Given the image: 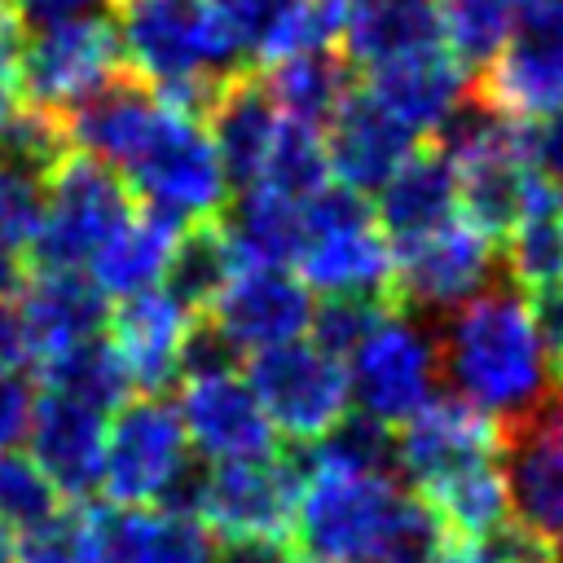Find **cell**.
<instances>
[{
  "mask_svg": "<svg viewBox=\"0 0 563 563\" xmlns=\"http://www.w3.org/2000/svg\"><path fill=\"white\" fill-rule=\"evenodd\" d=\"M312 290L290 268H233L220 295L207 303V330L233 352L255 356L268 347H286L312 325Z\"/></svg>",
  "mask_w": 563,
  "mask_h": 563,
  "instance_id": "cell-14",
  "label": "cell"
},
{
  "mask_svg": "<svg viewBox=\"0 0 563 563\" xmlns=\"http://www.w3.org/2000/svg\"><path fill=\"white\" fill-rule=\"evenodd\" d=\"M325 163H330V180L339 189L352 194H378L387 185V176L422 145L413 132H405L387 110H378L361 84L352 88V97L339 106V114L325 123Z\"/></svg>",
  "mask_w": 563,
  "mask_h": 563,
  "instance_id": "cell-20",
  "label": "cell"
},
{
  "mask_svg": "<svg viewBox=\"0 0 563 563\" xmlns=\"http://www.w3.org/2000/svg\"><path fill=\"white\" fill-rule=\"evenodd\" d=\"M176 418L185 440L211 462H264L277 457V435L238 369L185 374Z\"/></svg>",
  "mask_w": 563,
  "mask_h": 563,
  "instance_id": "cell-16",
  "label": "cell"
},
{
  "mask_svg": "<svg viewBox=\"0 0 563 563\" xmlns=\"http://www.w3.org/2000/svg\"><path fill=\"white\" fill-rule=\"evenodd\" d=\"M123 185L141 207L172 216L176 224H202L220 220L229 211V176L220 167V154L202 128V119L158 101L145 136L136 141L132 158L119 167Z\"/></svg>",
  "mask_w": 563,
  "mask_h": 563,
  "instance_id": "cell-4",
  "label": "cell"
},
{
  "mask_svg": "<svg viewBox=\"0 0 563 563\" xmlns=\"http://www.w3.org/2000/svg\"><path fill=\"white\" fill-rule=\"evenodd\" d=\"M106 563H216V537L185 510L101 506Z\"/></svg>",
  "mask_w": 563,
  "mask_h": 563,
  "instance_id": "cell-27",
  "label": "cell"
},
{
  "mask_svg": "<svg viewBox=\"0 0 563 563\" xmlns=\"http://www.w3.org/2000/svg\"><path fill=\"white\" fill-rule=\"evenodd\" d=\"M132 211L136 198L123 176L70 150L44 180V216L26 251V273H79Z\"/></svg>",
  "mask_w": 563,
  "mask_h": 563,
  "instance_id": "cell-5",
  "label": "cell"
},
{
  "mask_svg": "<svg viewBox=\"0 0 563 563\" xmlns=\"http://www.w3.org/2000/svg\"><path fill=\"white\" fill-rule=\"evenodd\" d=\"M18 53H22V26L9 9H0V123L18 110Z\"/></svg>",
  "mask_w": 563,
  "mask_h": 563,
  "instance_id": "cell-42",
  "label": "cell"
},
{
  "mask_svg": "<svg viewBox=\"0 0 563 563\" xmlns=\"http://www.w3.org/2000/svg\"><path fill=\"white\" fill-rule=\"evenodd\" d=\"M123 44L110 18H79L35 35H22L18 53V106L44 114H70L84 97L123 75Z\"/></svg>",
  "mask_w": 563,
  "mask_h": 563,
  "instance_id": "cell-11",
  "label": "cell"
},
{
  "mask_svg": "<svg viewBox=\"0 0 563 563\" xmlns=\"http://www.w3.org/2000/svg\"><path fill=\"white\" fill-rule=\"evenodd\" d=\"M114 0H13V22L18 26H31L35 31H48V26H62V22H79V18H106Z\"/></svg>",
  "mask_w": 563,
  "mask_h": 563,
  "instance_id": "cell-40",
  "label": "cell"
},
{
  "mask_svg": "<svg viewBox=\"0 0 563 563\" xmlns=\"http://www.w3.org/2000/svg\"><path fill=\"white\" fill-rule=\"evenodd\" d=\"M299 550L290 537H242V541H224V550L216 554V563H295Z\"/></svg>",
  "mask_w": 563,
  "mask_h": 563,
  "instance_id": "cell-43",
  "label": "cell"
},
{
  "mask_svg": "<svg viewBox=\"0 0 563 563\" xmlns=\"http://www.w3.org/2000/svg\"><path fill=\"white\" fill-rule=\"evenodd\" d=\"M246 387L260 400L273 435L308 449L321 435H330L352 405L347 391V365L317 347L312 339H295L286 347L255 352L246 361Z\"/></svg>",
  "mask_w": 563,
  "mask_h": 563,
  "instance_id": "cell-9",
  "label": "cell"
},
{
  "mask_svg": "<svg viewBox=\"0 0 563 563\" xmlns=\"http://www.w3.org/2000/svg\"><path fill=\"white\" fill-rule=\"evenodd\" d=\"M114 31L128 70L194 119H207L220 84L246 66L211 0H119Z\"/></svg>",
  "mask_w": 563,
  "mask_h": 563,
  "instance_id": "cell-3",
  "label": "cell"
},
{
  "mask_svg": "<svg viewBox=\"0 0 563 563\" xmlns=\"http://www.w3.org/2000/svg\"><path fill=\"white\" fill-rule=\"evenodd\" d=\"M35 374H40L44 391L70 396V400H79V405H88L97 413H114L132 396L128 374H123L110 339H101V334L79 343V347H70V352H62V356H53V361H44Z\"/></svg>",
  "mask_w": 563,
  "mask_h": 563,
  "instance_id": "cell-31",
  "label": "cell"
},
{
  "mask_svg": "<svg viewBox=\"0 0 563 563\" xmlns=\"http://www.w3.org/2000/svg\"><path fill=\"white\" fill-rule=\"evenodd\" d=\"M361 79V92L418 141H435L440 128L471 101V70L444 44H427L418 53L383 62Z\"/></svg>",
  "mask_w": 563,
  "mask_h": 563,
  "instance_id": "cell-17",
  "label": "cell"
},
{
  "mask_svg": "<svg viewBox=\"0 0 563 563\" xmlns=\"http://www.w3.org/2000/svg\"><path fill=\"white\" fill-rule=\"evenodd\" d=\"M497 255L506 260L510 282L523 295H537L545 286L563 282V189L545 176L528 180L523 207L506 238L497 242Z\"/></svg>",
  "mask_w": 563,
  "mask_h": 563,
  "instance_id": "cell-29",
  "label": "cell"
},
{
  "mask_svg": "<svg viewBox=\"0 0 563 563\" xmlns=\"http://www.w3.org/2000/svg\"><path fill=\"white\" fill-rule=\"evenodd\" d=\"M506 444L510 427H501L493 413L475 409L462 396H435L391 435V462L413 488H427L462 466L501 462Z\"/></svg>",
  "mask_w": 563,
  "mask_h": 563,
  "instance_id": "cell-15",
  "label": "cell"
},
{
  "mask_svg": "<svg viewBox=\"0 0 563 563\" xmlns=\"http://www.w3.org/2000/svg\"><path fill=\"white\" fill-rule=\"evenodd\" d=\"M374 224L378 233L387 238L391 251L418 242L422 233L449 224L457 216V189H453V172H449V158L422 141L391 176L387 185L374 194Z\"/></svg>",
  "mask_w": 563,
  "mask_h": 563,
  "instance_id": "cell-23",
  "label": "cell"
},
{
  "mask_svg": "<svg viewBox=\"0 0 563 563\" xmlns=\"http://www.w3.org/2000/svg\"><path fill=\"white\" fill-rule=\"evenodd\" d=\"M290 541L312 563H422L444 537L391 475L303 471Z\"/></svg>",
  "mask_w": 563,
  "mask_h": 563,
  "instance_id": "cell-1",
  "label": "cell"
},
{
  "mask_svg": "<svg viewBox=\"0 0 563 563\" xmlns=\"http://www.w3.org/2000/svg\"><path fill=\"white\" fill-rule=\"evenodd\" d=\"M484 110L541 123L563 110V0H519L506 48L471 79Z\"/></svg>",
  "mask_w": 563,
  "mask_h": 563,
  "instance_id": "cell-10",
  "label": "cell"
},
{
  "mask_svg": "<svg viewBox=\"0 0 563 563\" xmlns=\"http://www.w3.org/2000/svg\"><path fill=\"white\" fill-rule=\"evenodd\" d=\"M185 224H176L172 216L163 211H150V207H136L101 246L97 255L84 264L88 268V282L106 295V299H132L141 290H154L172 264V251H176V238H180Z\"/></svg>",
  "mask_w": 563,
  "mask_h": 563,
  "instance_id": "cell-26",
  "label": "cell"
},
{
  "mask_svg": "<svg viewBox=\"0 0 563 563\" xmlns=\"http://www.w3.org/2000/svg\"><path fill=\"white\" fill-rule=\"evenodd\" d=\"M255 75L282 119L317 128V132L339 114V106L356 88V70L347 66V57L339 48H308V53L282 57Z\"/></svg>",
  "mask_w": 563,
  "mask_h": 563,
  "instance_id": "cell-28",
  "label": "cell"
},
{
  "mask_svg": "<svg viewBox=\"0 0 563 563\" xmlns=\"http://www.w3.org/2000/svg\"><path fill=\"white\" fill-rule=\"evenodd\" d=\"M277 119L282 114L273 110V101H268V92H264V84H260V75L251 66L233 70L220 84V92H216L202 128H207V136H211V145L220 154V167L229 176V189L233 185L238 189H251L260 180V167H264V154L273 145Z\"/></svg>",
  "mask_w": 563,
  "mask_h": 563,
  "instance_id": "cell-24",
  "label": "cell"
},
{
  "mask_svg": "<svg viewBox=\"0 0 563 563\" xmlns=\"http://www.w3.org/2000/svg\"><path fill=\"white\" fill-rule=\"evenodd\" d=\"M510 515L545 541L563 537V400L550 396L523 427L510 431L506 453Z\"/></svg>",
  "mask_w": 563,
  "mask_h": 563,
  "instance_id": "cell-19",
  "label": "cell"
},
{
  "mask_svg": "<svg viewBox=\"0 0 563 563\" xmlns=\"http://www.w3.org/2000/svg\"><path fill=\"white\" fill-rule=\"evenodd\" d=\"M35 409V383L22 369L0 365V453H13V444L26 435Z\"/></svg>",
  "mask_w": 563,
  "mask_h": 563,
  "instance_id": "cell-39",
  "label": "cell"
},
{
  "mask_svg": "<svg viewBox=\"0 0 563 563\" xmlns=\"http://www.w3.org/2000/svg\"><path fill=\"white\" fill-rule=\"evenodd\" d=\"M62 493L26 453H0V523L13 532H35L62 510Z\"/></svg>",
  "mask_w": 563,
  "mask_h": 563,
  "instance_id": "cell-36",
  "label": "cell"
},
{
  "mask_svg": "<svg viewBox=\"0 0 563 563\" xmlns=\"http://www.w3.org/2000/svg\"><path fill=\"white\" fill-rule=\"evenodd\" d=\"M528 158L537 176L563 189V110H554L541 123H528Z\"/></svg>",
  "mask_w": 563,
  "mask_h": 563,
  "instance_id": "cell-41",
  "label": "cell"
},
{
  "mask_svg": "<svg viewBox=\"0 0 563 563\" xmlns=\"http://www.w3.org/2000/svg\"><path fill=\"white\" fill-rule=\"evenodd\" d=\"M299 282L325 299L374 295L391 299V246L361 194L325 185L303 202V246L295 255Z\"/></svg>",
  "mask_w": 563,
  "mask_h": 563,
  "instance_id": "cell-6",
  "label": "cell"
},
{
  "mask_svg": "<svg viewBox=\"0 0 563 563\" xmlns=\"http://www.w3.org/2000/svg\"><path fill=\"white\" fill-rule=\"evenodd\" d=\"M435 347L440 378H449L462 400L493 413L510 431L523 427L554 396L541 339L532 330L523 295L515 290H484L462 303Z\"/></svg>",
  "mask_w": 563,
  "mask_h": 563,
  "instance_id": "cell-2",
  "label": "cell"
},
{
  "mask_svg": "<svg viewBox=\"0 0 563 563\" xmlns=\"http://www.w3.org/2000/svg\"><path fill=\"white\" fill-rule=\"evenodd\" d=\"M18 559V541H13V532L0 523V563H13Z\"/></svg>",
  "mask_w": 563,
  "mask_h": 563,
  "instance_id": "cell-46",
  "label": "cell"
},
{
  "mask_svg": "<svg viewBox=\"0 0 563 563\" xmlns=\"http://www.w3.org/2000/svg\"><path fill=\"white\" fill-rule=\"evenodd\" d=\"M427 515L435 519L444 541H484L510 519V488L501 462H475L462 466L427 488L413 493Z\"/></svg>",
  "mask_w": 563,
  "mask_h": 563,
  "instance_id": "cell-30",
  "label": "cell"
},
{
  "mask_svg": "<svg viewBox=\"0 0 563 563\" xmlns=\"http://www.w3.org/2000/svg\"><path fill=\"white\" fill-rule=\"evenodd\" d=\"M185 475L189 440L176 418V405H167L163 396H136L114 409V422H106V453L97 479L110 510L167 506Z\"/></svg>",
  "mask_w": 563,
  "mask_h": 563,
  "instance_id": "cell-8",
  "label": "cell"
},
{
  "mask_svg": "<svg viewBox=\"0 0 563 563\" xmlns=\"http://www.w3.org/2000/svg\"><path fill=\"white\" fill-rule=\"evenodd\" d=\"M44 180L40 172H26L18 163H0V246L26 255L35 233H40V216H44Z\"/></svg>",
  "mask_w": 563,
  "mask_h": 563,
  "instance_id": "cell-38",
  "label": "cell"
},
{
  "mask_svg": "<svg viewBox=\"0 0 563 563\" xmlns=\"http://www.w3.org/2000/svg\"><path fill=\"white\" fill-rule=\"evenodd\" d=\"M295 563H312V559H295Z\"/></svg>",
  "mask_w": 563,
  "mask_h": 563,
  "instance_id": "cell-47",
  "label": "cell"
},
{
  "mask_svg": "<svg viewBox=\"0 0 563 563\" xmlns=\"http://www.w3.org/2000/svg\"><path fill=\"white\" fill-rule=\"evenodd\" d=\"M493 268L497 246L475 224L453 216L449 224L391 251V303L400 312H457L462 303L484 295Z\"/></svg>",
  "mask_w": 563,
  "mask_h": 563,
  "instance_id": "cell-13",
  "label": "cell"
},
{
  "mask_svg": "<svg viewBox=\"0 0 563 563\" xmlns=\"http://www.w3.org/2000/svg\"><path fill=\"white\" fill-rule=\"evenodd\" d=\"M325 185H334V180H330L321 132L317 128H303V123H290V119H277L273 145H268L264 167H260V180L251 189H268V194L290 198V202H308Z\"/></svg>",
  "mask_w": 563,
  "mask_h": 563,
  "instance_id": "cell-34",
  "label": "cell"
},
{
  "mask_svg": "<svg viewBox=\"0 0 563 563\" xmlns=\"http://www.w3.org/2000/svg\"><path fill=\"white\" fill-rule=\"evenodd\" d=\"M299 501V466L295 457L264 462H220L207 471H189L180 488L167 497L172 510L194 515L211 537H290Z\"/></svg>",
  "mask_w": 563,
  "mask_h": 563,
  "instance_id": "cell-7",
  "label": "cell"
},
{
  "mask_svg": "<svg viewBox=\"0 0 563 563\" xmlns=\"http://www.w3.org/2000/svg\"><path fill=\"white\" fill-rule=\"evenodd\" d=\"M0 9H4V0H0Z\"/></svg>",
  "mask_w": 563,
  "mask_h": 563,
  "instance_id": "cell-48",
  "label": "cell"
},
{
  "mask_svg": "<svg viewBox=\"0 0 563 563\" xmlns=\"http://www.w3.org/2000/svg\"><path fill=\"white\" fill-rule=\"evenodd\" d=\"M233 268H238V260H233V246H229L220 220L185 224L180 238H176L172 264L163 273V282H167L163 290H172L185 308H194L202 317L207 303L220 295V286L233 277Z\"/></svg>",
  "mask_w": 563,
  "mask_h": 563,
  "instance_id": "cell-32",
  "label": "cell"
},
{
  "mask_svg": "<svg viewBox=\"0 0 563 563\" xmlns=\"http://www.w3.org/2000/svg\"><path fill=\"white\" fill-rule=\"evenodd\" d=\"M13 303L31 343V369L97 339L110 321V299L84 273H26Z\"/></svg>",
  "mask_w": 563,
  "mask_h": 563,
  "instance_id": "cell-22",
  "label": "cell"
},
{
  "mask_svg": "<svg viewBox=\"0 0 563 563\" xmlns=\"http://www.w3.org/2000/svg\"><path fill=\"white\" fill-rule=\"evenodd\" d=\"M26 431H31V462L48 475L57 493H66L70 501L97 493L101 453H106V413L70 396L40 391Z\"/></svg>",
  "mask_w": 563,
  "mask_h": 563,
  "instance_id": "cell-21",
  "label": "cell"
},
{
  "mask_svg": "<svg viewBox=\"0 0 563 563\" xmlns=\"http://www.w3.org/2000/svg\"><path fill=\"white\" fill-rule=\"evenodd\" d=\"M519 0H431L440 44L471 70V79L506 48Z\"/></svg>",
  "mask_w": 563,
  "mask_h": 563,
  "instance_id": "cell-33",
  "label": "cell"
},
{
  "mask_svg": "<svg viewBox=\"0 0 563 563\" xmlns=\"http://www.w3.org/2000/svg\"><path fill=\"white\" fill-rule=\"evenodd\" d=\"M422 563H501L488 541H440Z\"/></svg>",
  "mask_w": 563,
  "mask_h": 563,
  "instance_id": "cell-44",
  "label": "cell"
},
{
  "mask_svg": "<svg viewBox=\"0 0 563 563\" xmlns=\"http://www.w3.org/2000/svg\"><path fill=\"white\" fill-rule=\"evenodd\" d=\"M26 286V255L0 246V303H13Z\"/></svg>",
  "mask_w": 563,
  "mask_h": 563,
  "instance_id": "cell-45",
  "label": "cell"
},
{
  "mask_svg": "<svg viewBox=\"0 0 563 563\" xmlns=\"http://www.w3.org/2000/svg\"><path fill=\"white\" fill-rule=\"evenodd\" d=\"M391 312H400L391 299H374V295H352V299H325L321 308H312V343L325 347L330 356H352Z\"/></svg>",
  "mask_w": 563,
  "mask_h": 563,
  "instance_id": "cell-37",
  "label": "cell"
},
{
  "mask_svg": "<svg viewBox=\"0 0 563 563\" xmlns=\"http://www.w3.org/2000/svg\"><path fill=\"white\" fill-rule=\"evenodd\" d=\"M440 44L431 0H339L334 48L352 70H374L405 53Z\"/></svg>",
  "mask_w": 563,
  "mask_h": 563,
  "instance_id": "cell-25",
  "label": "cell"
},
{
  "mask_svg": "<svg viewBox=\"0 0 563 563\" xmlns=\"http://www.w3.org/2000/svg\"><path fill=\"white\" fill-rule=\"evenodd\" d=\"M440 383V347L435 339L413 325L405 312H391L347 365V391L361 418L400 431L418 409L435 400Z\"/></svg>",
  "mask_w": 563,
  "mask_h": 563,
  "instance_id": "cell-12",
  "label": "cell"
},
{
  "mask_svg": "<svg viewBox=\"0 0 563 563\" xmlns=\"http://www.w3.org/2000/svg\"><path fill=\"white\" fill-rule=\"evenodd\" d=\"M22 563H106L101 506L70 501L18 545Z\"/></svg>",
  "mask_w": 563,
  "mask_h": 563,
  "instance_id": "cell-35",
  "label": "cell"
},
{
  "mask_svg": "<svg viewBox=\"0 0 563 563\" xmlns=\"http://www.w3.org/2000/svg\"><path fill=\"white\" fill-rule=\"evenodd\" d=\"M198 321L202 317L163 286L119 299V308L110 312V347L128 374V387H136L141 396H163L172 383H180L185 343Z\"/></svg>",
  "mask_w": 563,
  "mask_h": 563,
  "instance_id": "cell-18",
  "label": "cell"
}]
</instances>
